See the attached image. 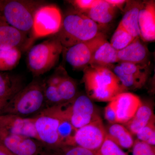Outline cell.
<instances>
[{
	"mask_svg": "<svg viewBox=\"0 0 155 155\" xmlns=\"http://www.w3.org/2000/svg\"><path fill=\"white\" fill-rule=\"evenodd\" d=\"M106 40L101 32L91 40L63 48L65 60L73 69L83 70L89 66L96 50Z\"/></svg>",
	"mask_w": 155,
	"mask_h": 155,
	"instance_id": "9",
	"label": "cell"
},
{
	"mask_svg": "<svg viewBox=\"0 0 155 155\" xmlns=\"http://www.w3.org/2000/svg\"><path fill=\"white\" fill-rule=\"evenodd\" d=\"M132 155H155V147L138 139L134 140Z\"/></svg>",
	"mask_w": 155,
	"mask_h": 155,
	"instance_id": "32",
	"label": "cell"
},
{
	"mask_svg": "<svg viewBox=\"0 0 155 155\" xmlns=\"http://www.w3.org/2000/svg\"><path fill=\"white\" fill-rule=\"evenodd\" d=\"M112 101L116 109V122L123 125L133 117L142 103L138 96L127 91L118 94Z\"/></svg>",
	"mask_w": 155,
	"mask_h": 155,
	"instance_id": "14",
	"label": "cell"
},
{
	"mask_svg": "<svg viewBox=\"0 0 155 155\" xmlns=\"http://www.w3.org/2000/svg\"><path fill=\"white\" fill-rule=\"evenodd\" d=\"M64 114L77 129L101 118L92 100L82 94H78L72 101L65 103Z\"/></svg>",
	"mask_w": 155,
	"mask_h": 155,
	"instance_id": "7",
	"label": "cell"
},
{
	"mask_svg": "<svg viewBox=\"0 0 155 155\" xmlns=\"http://www.w3.org/2000/svg\"><path fill=\"white\" fill-rule=\"evenodd\" d=\"M21 55L22 51L17 48L0 50V71L14 69L19 64Z\"/></svg>",
	"mask_w": 155,
	"mask_h": 155,
	"instance_id": "26",
	"label": "cell"
},
{
	"mask_svg": "<svg viewBox=\"0 0 155 155\" xmlns=\"http://www.w3.org/2000/svg\"><path fill=\"white\" fill-rule=\"evenodd\" d=\"M63 16L55 5L43 4L37 10L31 34V42L38 38L53 36L61 29Z\"/></svg>",
	"mask_w": 155,
	"mask_h": 155,
	"instance_id": "6",
	"label": "cell"
},
{
	"mask_svg": "<svg viewBox=\"0 0 155 155\" xmlns=\"http://www.w3.org/2000/svg\"><path fill=\"white\" fill-rule=\"evenodd\" d=\"M101 33L99 25L73 9L63 17L61 29L54 35L64 49L91 40Z\"/></svg>",
	"mask_w": 155,
	"mask_h": 155,
	"instance_id": "2",
	"label": "cell"
},
{
	"mask_svg": "<svg viewBox=\"0 0 155 155\" xmlns=\"http://www.w3.org/2000/svg\"><path fill=\"white\" fill-rule=\"evenodd\" d=\"M105 118L110 124L116 123V115L115 105L113 101L109 102L106 107L104 112Z\"/></svg>",
	"mask_w": 155,
	"mask_h": 155,
	"instance_id": "34",
	"label": "cell"
},
{
	"mask_svg": "<svg viewBox=\"0 0 155 155\" xmlns=\"http://www.w3.org/2000/svg\"><path fill=\"white\" fill-rule=\"evenodd\" d=\"M32 42L27 35L8 23L0 24V50L17 48L21 51L30 48Z\"/></svg>",
	"mask_w": 155,
	"mask_h": 155,
	"instance_id": "15",
	"label": "cell"
},
{
	"mask_svg": "<svg viewBox=\"0 0 155 155\" xmlns=\"http://www.w3.org/2000/svg\"><path fill=\"white\" fill-rule=\"evenodd\" d=\"M136 135L138 140L155 146V120H153L142 128Z\"/></svg>",
	"mask_w": 155,
	"mask_h": 155,
	"instance_id": "30",
	"label": "cell"
},
{
	"mask_svg": "<svg viewBox=\"0 0 155 155\" xmlns=\"http://www.w3.org/2000/svg\"><path fill=\"white\" fill-rule=\"evenodd\" d=\"M117 8L107 2L105 0L100 2L91 9L84 13L99 25H106L110 23L116 16Z\"/></svg>",
	"mask_w": 155,
	"mask_h": 155,
	"instance_id": "23",
	"label": "cell"
},
{
	"mask_svg": "<svg viewBox=\"0 0 155 155\" xmlns=\"http://www.w3.org/2000/svg\"><path fill=\"white\" fill-rule=\"evenodd\" d=\"M107 2L109 3L112 5L116 7V8H119L122 10L124 9L123 6L125 5L127 1L125 0H105Z\"/></svg>",
	"mask_w": 155,
	"mask_h": 155,
	"instance_id": "35",
	"label": "cell"
},
{
	"mask_svg": "<svg viewBox=\"0 0 155 155\" xmlns=\"http://www.w3.org/2000/svg\"><path fill=\"white\" fill-rule=\"evenodd\" d=\"M10 99H0V113L2 109L4 107V106L5 105L7 102Z\"/></svg>",
	"mask_w": 155,
	"mask_h": 155,
	"instance_id": "38",
	"label": "cell"
},
{
	"mask_svg": "<svg viewBox=\"0 0 155 155\" xmlns=\"http://www.w3.org/2000/svg\"><path fill=\"white\" fill-rule=\"evenodd\" d=\"M40 155H58L51 150L45 148Z\"/></svg>",
	"mask_w": 155,
	"mask_h": 155,
	"instance_id": "37",
	"label": "cell"
},
{
	"mask_svg": "<svg viewBox=\"0 0 155 155\" xmlns=\"http://www.w3.org/2000/svg\"><path fill=\"white\" fill-rule=\"evenodd\" d=\"M58 117L60 119L58 134L60 147L75 146L74 138L77 129L72 125L68 119L62 116H59Z\"/></svg>",
	"mask_w": 155,
	"mask_h": 155,
	"instance_id": "25",
	"label": "cell"
},
{
	"mask_svg": "<svg viewBox=\"0 0 155 155\" xmlns=\"http://www.w3.org/2000/svg\"><path fill=\"white\" fill-rule=\"evenodd\" d=\"M98 151L101 155H127L122 148L107 137Z\"/></svg>",
	"mask_w": 155,
	"mask_h": 155,
	"instance_id": "31",
	"label": "cell"
},
{
	"mask_svg": "<svg viewBox=\"0 0 155 155\" xmlns=\"http://www.w3.org/2000/svg\"><path fill=\"white\" fill-rule=\"evenodd\" d=\"M22 87L19 78L0 73V99H11Z\"/></svg>",
	"mask_w": 155,
	"mask_h": 155,
	"instance_id": "24",
	"label": "cell"
},
{
	"mask_svg": "<svg viewBox=\"0 0 155 155\" xmlns=\"http://www.w3.org/2000/svg\"><path fill=\"white\" fill-rule=\"evenodd\" d=\"M51 150L58 155H101L98 150H92L78 146H63Z\"/></svg>",
	"mask_w": 155,
	"mask_h": 155,
	"instance_id": "29",
	"label": "cell"
},
{
	"mask_svg": "<svg viewBox=\"0 0 155 155\" xmlns=\"http://www.w3.org/2000/svg\"><path fill=\"white\" fill-rule=\"evenodd\" d=\"M45 3L42 1L29 0L6 1L2 5L4 20L30 37L35 14L39 7Z\"/></svg>",
	"mask_w": 155,
	"mask_h": 155,
	"instance_id": "5",
	"label": "cell"
},
{
	"mask_svg": "<svg viewBox=\"0 0 155 155\" xmlns=\"http://www.w3.org/2000/svg\"><path fill=\"white\" fill-rule=\"evenodd\" d=\"M153 120H155L154 108L150 101H142L133 117L123 125L133 134H136L139 130Z\"/></svg>",
	"mask_w": 155,
	"mask_h": 155,
	"instance_id": "18",
	"label": "cell"
},
{
	"mask_svg": "<svg viewBox=\"0 0 155 155\" xmlns=\"http://www.w3.org/2000/svg\"><path fill=\"white\" fill-rule=\"evenodd\" d=\"M45 105L43 81L35 79L9 100L0 115L10 114L26 118L41 112Z\"/></svg>",
	"mask_w": 155,
	"mask_h": 155,
	"instance_id": "3",
	"label": "cell"
},
{
	"mask_svg": "<svg viewBox=\"0 0 155 155\" xmlns=\"http://www.w3.org/2000/svg\"><path fill=\"white\" fill-rule=\"evenodd\" d=\"M149 65L148 62L142 64L120 62L112 70L127 91L137 89L146 84L150 74Z\"/></svg>",
	"mask_w": 155,
	"mask_h": 155,
	"instance_id": "8",
	"label": "cell"
},
{
	"mask_svg": "<svg viewBox=\"0 0 155 155\" xmlns=\"http://www.w3.org/2000/svg\"><path fill=\"white\" fill-rule=\"evenodd\" d=\"M142 2L127 1L123 9L124 15L120 24L133 37H140L138 15Z\"/></svg>",
	"mask_w": 155,
	"mask_h": 155,
	"instance_id": "20",
	"label": "cell"
},
{
	"mask_svg": "<svg viewBox=\"0 0 155 155\" xmlns=\"http://www.w3.org/2000/svg\"><path fill=\"white\" fill-rule=\"evenodd\" d=\"M140 39V38H136L126 47L118 51L117 58L119 63H147L149 52L146 46L142 42Z\"/></svg>",
	"mask_w": 155,
	"mask_h": 155,
	"instance_id": "17",
	"label": "cell"
},
{
	"mask_svg": "<svg viewBox=\"0 0 155 155\" xmlns=\"http://www.w3.org/2000/svg\"><path fill=\"white\" fill-rule=\"evenodd\" d=\"M83 81L87 95L91 100L110 102L127 91L112 70L106 67L88 66L83 70Z\"/></svg>",
	"mask_w": 155,
	"mask_h": 155,
	"instance_id": "1",
	"label": "cell"
},
{
	"mask_svg": "<svg viewBox=\"0 0 155 155\" xmlns=\"http://www.w3.org/2000/svg\"><path fill=\"white\" fill-rule=\"evenodd\" d=\"M107 137L105 126L101 118L77 129L74 138L75 146L97 151Z\"/></svg>",
	"mask_w": 155,
	"mask_h": 155,
	"instance_id": "12",
	"label": "cell"
},
{
	"mask_svg": "<svg viewBox=\"0 0 155 155\" xmlns=\"http://www.w3.org/2000/svg\"><path fill=\"white\" fill-rule=\"evenodd\" d=\"M135 38L119 23L111 38L110 42V43L115 49L119 51L126 47Z\"/></svg>",
	"mask_w": 155,
	"mask_h": 155,
	"instance_id": "27",
	"label": "cell"
},
{
	"mask_svg": "<svg viewBox=\"0 0 155 155\" xmlns=\"http://www.w3.org/2000/svg\"><path fill=\"white\" fill-rule=\"evenodd\" d=\"M44 93L47 108L58 105L64 102L59 94L58 87L48 80L43 81Z\"/></svg>",
	"mask_w": 155,
	"mask_h": 155,
	"instance_id": "28",
	"label": "cell"
},
{
	"mask_svg": "<svg viewBox=\"0 0 155 155\" xmlns=\"http://www.w3.org/2000/svg\"><path fill=\"white\" fill-rule=\"evenodd\" d=\"M55 72V77L52 84L58 87L59 94L64 102L71 101L78 94L76 82L68 75L63 67H58Z\"/></svg>",
	"mask_w": 155,
	"mask_h": 155,
	"instance_id": "19",
	"label": "cell"
},
{
	"mask_svg": "<svg viewBox=\"0 0 155 155\" xmlns=\"http://www.w3.org/2000/svg\"><path fill=\"white\" fill-rule=\"evenodd\" d=\"M0 155H14L0 142Z\"/></svg>",
	"mask_w": 155,
	"mask_h": 155,
	"instance_id": "36",
	"label": "cell"
},
{
	"mask_svg": "<svg viewBox=\"0 0 155 155\" xmlns=\"http://www.w3.org/2000/svg\"><path fill=\"white\" fill-rule=\"evenodd\" d=\"M75 11L84 14L97 5L100 0H73L69 1Z\"/></svg>",
	"mask_w": 155,
	"mask_h": 155,
	"instance_id": "33",
	"label": "cell"
},
{
	"mask_svg": "<svg viewBox=\"0 0 155 155\" xmlns=\"http://www.w3.org/2000/svg\"><path fill=\"white\" fill-rule=\"evenodd\" d=\"M140 37L145 42L155 40V1L142 2L138 15Z\"/></svg>",
	"mask_w": 155,
	"mask_h": 155,
	"instance_id": "16",
	"label": "cell"
},
{
	"mask_svg": "<svg viewBox=\"0 0 155 155\" xmlns=\"http://www.w3.org/2000/svg\"><path fill=\"white\" fill-rule=\"evenodd\" d=\"M34 118L40 141L49 149H54L61 146L58 134L59 117L43 110Z\"/></svg>",
	"mask_w": 155,
	"mask_h": 155,
	"instance_id": "11",
	"label": "cell"
},
{
	"mask_svg": "<svg viewBox=\"0 0 155 155\" xmlns=\"http://www.w3.org/2000/svg\"><path fill=\"white\" fill-rule=\"evenodd\" d=\"M117 52L106 40L96 50L89 66L104 67L112 70L116 64L119 63Z\"/></svg>",
	"mask_w": 155,
	"mask_h": 155,
	"instance_id": "21",
	"label": "cell"
},
{
	"mask_svg": "<svg viewBox=\"0 0 155 155\" xmlns=\"http://www.w3.org/2000/svg\"><path fill=\"white\" fill-rule=\"evenodd\" d=\"M0 142L14 155H40L45 148L36 140L10 133L1 128Z\"/></svg>",
	"mask_w": 155,
	"mask_h": 155,
	"instance_id": "10",
	"label": "cell"
},
{
	"mask_svg": "<svg viewBox=\"0 0 155 155\" xmlns=\"http://www.w3.org/2000/svg\"><path fill=\"white\" fill-rule=\"evenodd\" d=\"M107 137L121 148L130 149L133 147L134 140L132 134L122 124H109L105 127Z\"/></svg>",
	"mask_w": 155,
	"mask_h": 155,
	"instance_id": "22",
	"label": "cell"
},
{
	"mask_svg": "<svg viewBox=\"0 0 155 155\" xmlns=\"http://www.w3.org/2000/svg\"><path fill=\"white\" fill-rule=\"evenodd\" d=\"M63 47L55 35L31 47L27 56V65L34 77L50 71L58 64Z\"/></svg>",
	"mask_w": 155,
	"mask_h": 155,
	"instance_id": "4",
	"label": "cell"
},
{
	"mask_svg": "<svg viewBox=\"0 0 155 155\" xmlns=\"http://www.w3.org/2000/svg\"><path fill=\"white\" fill-rule=\"evenodd\" d=\"M0 128L10 133L24 136L40 141L35 129L34 118H24L10 114L0 115Z\"/></svg>",
	"mask_w": 155,
	"mask_h": 155,
	"instance_id": "13",
	"label": "cell"
}]
</instances>
